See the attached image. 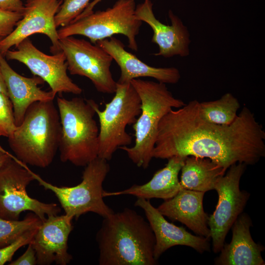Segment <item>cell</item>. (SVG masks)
<instances>
[{"label": "cell", "instance_id": "9a60e30c", "mask_svg": "<svg viewBox=\"0 0 265 265\" xmlns=\"http://www.w3.org/2000/svg\"><path fill=\"white\" fill-rule=\"evenodd\" d=\"M73 219L65 214L52 215L42 222L30 242L36 252L37 264L70 263L73 257L68 252V240L73 229Z\"/></svg>", "mask_w": 265, "mask_h": 265}, {"label": "cell", "instance_id": "cb8c5ba5", "mask_svg": "<svg viewBox=\"0 0 265 265\" xmlns=\"http://www.w3.org/2000/svg\"><path fill=\"white\" fill-rule=\"evenodd\" d=\"M42 222L32 212L28 213L22 220L0 217V247L13 242L26 232L38 227Z\"/></svg>", "mask_w": 265, "mask_h": 265}, {"label": "cell", "instance_id": "e575fe53", "mask_svg": "<svg viewBox=\"0 0 265 265\" xmlns=\"http://www.w3.org/2000/svg\"><path fill=\"white\" fill-rule=\"evenodd\" d=\"M1 40V39H0V41Z\"/></svg>", "mask_w": 265, "mask_h": 265}, {"label": "cell", "instance_id": "603a6c76", "mask_svg": "<svg viewBox=\"0 0 265 265\" xmlns=\"http://www.w3.org/2000/svg\"><path fill=\"white\" fill-rule=\"evenodd\" d=\"M240 107L238 100L230 93L220 99L199 102L200 114L205 120L218 125H229L237 118Z\"/></svg>", "mask_w": 265, "mask_h": 265}, {"label": "cell", "instance_id": "836d02e7", "mask_svg": "<svg viewBox=\"0 0 265 265\" xmlns=\"http://www.w3.org/2000/svg\"><path fill=\"white\" fill-rule=\"evenodd\" d=\"M0 136H4V134L0 130Z\"/></svg>", "mask_w": 265, "mask_h": 265}, {"label": "cell", "instance_id": "d6986e66", "mask_svg": "<svg viewBox=\"0 0 265 265\" xmlns=\"http://www.w3.org/2000/svg\"><path fill=\"white\" fill-rule=\"evenodd\" d=\"M0 67L12 103L15 124L23 121L28 107L38 101L53 100L55 95L51 91L42 90L38 85L43 83L40 78H27L15 72L0 53Z\"/></svg>", "mask_w": 265, "mask_h": 265}, {"label": "cell", "instance_id": "44dd1931", "mask_svg": "<svg viewBox=\"0 0 265 265\" xmlns=\"http://www.w3.org/2000/svg\"><path fill=\"white\" fill-rule=\"evenodd\" d=\"M185 159L180 157L169 158L166 165L157 171L147 183L140 185H133L127 189L118 191H105L103 197L127 194L149 200L151 198L169 199L183 188L178 175Z\"/></svg>", "mask_w": 265, "mask_h": 265}, {"label": "cell", "instance_id": "d6a6232c", "mask_svg": "<svg viewBox=\"0 0 265 265\" xmlns=\"http://www.w3.org/2000/svg\"><path fill=\"white\" fill-rule=\"evenodd\" d=\"M0 93L8 95L6 86L0 67Z\"/></svg>", "mask_w": 265, "mask_h": 265}, {"label": "cell", "instance_id": "4dcf8cb0", "mask_svg": "<svg viewBox=\"0 0 265 265\" xmlns=\"http://www.w3.org/2000/svg\"><path fill=\"white\" fill-rule=\"evenodd\" d=\"M102 0H93L92 1L89 2L84 10L74 21L80 19L93 12V9L94 7Z\"/></svg>", "mask_w": 265, "mask_h": 265}, {"label": "cell", "instance_id": "484cf974", "mask_svg": "<svg viewBox=\"0 0 265 265\" xmlns=\"http://www.w3.org/2000/svg\"><path fill=\"white\" fill-rule=\"evenodd\" d=\"M16 128L12 103L7 95L0 93V130L8 137Z\"/></svg>", "mask_w": 265, "mask_h": 265}, {"label": "cell", "instance_id": "d4e9b609", "mask_svg": "<svg viewBox=\"0 0 265 265\" xmlns=\"http://www.w3.org/2000/svg\"><path fill=\"white\" fill-rule=\"evenodd\" d=\"M90 0H62L55 16L57 27L66 26L74 21L86 7Z\"/></svg>", "mask_w": 265, "mask_h": 265}, {"label": "cell", "instance_id": "4316f807", "mask_svg": "<svg viewBox=\"0 0 265 265\" xmlns=\"http://www.w3.org/2000/svg\"><path fill=\"white\" fill-rule=\"evenodd\" d=\"M38 227L26 232L13 242L0 247V265L10 262L13 255L19 249L31 242Z\"/></svg>", "mask_w": 265, "mask_h": 265}, {"label": "cell", "instance_id": "2e32d148", "mask_svg": "<svg viewBox=\"0 0 265 265\" xmlns=\"http://www.w3.org/2000/svg\"><path fill=\"white\" fill-rule=\"evenodd\" d=\"M134 206L143 210L154 234V256L156 260L167 249L176 245L189 246L201 254L210 251V238L193 235L183 227L169 222L149 199L137 198Z\"/></svg>", "mask_w": 265, "mask_h": 265}, {"label": "cell", "instance_id": "8992f818", "mask_svg": "<svg viewBox=\"0 0 265 265\" xmlns=\"http://www.w3.org/2000/svg\"><path fill=\"white\" fill-rule=\"evenodd\" d=\"M115 95L101 110L93 100V106L99 122L98 157L110 160L122 147L132 143L126 129L133 125L141 112V100L131 82H117Z\"/></svg>", "mask_w": 265, "mask_h": 265}, {"label": "cell", "instance_id": "7a4b0ae2", "mask_svg": "<svg viewBox=\"0 0 265 265\" xmlns=\"http://www.w3.org/2000/svg\"><path fill=\"white\" fill-rule=\"evenodd\" d=\"M100 265H156L155 237L148 221L126 208L104 217L96 235Z\"/></svg>", "mask_w": 265, "mask_h": 265}, {"label": "cell", "instance_id": "7c38bea8", "mask_svg": "<svg viewBox=\"0 0 265 265\" xmlns=\"http://www.w3.org/2000/svg\"><path fill=\"white\" fill-rule=\"evenodd\" d=\"M15 47L16 50H8L5 56L25 64L34 75L49 84L54 95L82 93V89L67 75V63L62 51L53 55L46 54L38 49L29 38L23 40Z\"/></svg>", "mask_w": 265, "mask_h": 265}, {"label": "cell", "instance_id": "ba28073f", "mask_svg": "<svg viewBox=\"0 0 265 265\" xmlns=\"http://www.w3.org/2000/svg\"><path fill=\"white\" fill-rule=\"evenodd\" d=\"M109 170L108 161L98 157L85 166L81 182L74 186H57L33 172V175L39 185L55 194L65 214L77 219L92 212L104 218L114 212L105 203L103 195V184Z\"/></svg>", "mask_w": 265, "mask_h": 265}, {"label": "cell", "instance_id": "5bb4252c", "mask_svg": "<svg viewBox=\"0 0 265 265\" xmlns=\"http://www.w3.org/2000/svg\"><path fill=\"white\" fill-rule=\"evenodd\" d=\"M135 14L137 19L147 23L153 31L151 41L159 47V52L154 55L170 58L189 55L191 40L188 29L171 10L168 12L171 25L163 24L156 18L150 0H145L136 6Z\"/></svg>", "mask_w": 265, "mask_h": 265}, {"label": "cell", "instance_id": "ac0fdd59", "mask_svg": "<svg viewBox=\"0 0 265 265\" xmlns=\"http://www.w3.org/2000/svg\"><path fill=\"white\" fill-rule=\"evenodd\" d=\"M205 193L182 188L173 197L158 208L164 216L185 224L198 236L210 238L208 214L204 210Z\"/></svg>", "mask_w": 265, "mask_h": 265}, {"label": "cell", "instance_id": "6da1fadb", "mask_svg": "<svg viewBox=\"0 0 265 265\" xmlns=\"http://www.w3.org/2000/svg\"><path fill=\"white\" fill-rule=\"evenodd\" d=\"M265 140L262 126L247 107L231 124L218 125L203 118L195 100L161 119L153 157L208 158L227 170L235 163L253 165L265 157Z\"/></svg>", "mask_w": 265, "mask_h": 265}, {"label": "cell", "instance_id": "f546056e", "mask_svg": "<svg viewBox=\"0 0 265 265\" xmlns=\"http://www.w3.org/2000/svg\"><path fill=\"white\" fill-rule=\"evenodd\" d=\"M25 5L22 0H0V9L23 13Z\"/></svg>", "mask_w": 265, "mask_h": 265}, {"label": "cell", "instance_id": "5b68a950", "mask_svg": "<svg viewBox=\"0 0 265 265\" xmlns=\"http://www.w3.org/2000/svg\"><path fill=\"white\" fill-rule=\"evenodd\" d=\"M92 99L57 97L61 126L58 150L62 162L85 166L98 156L99 128Z\"/></svg>", "mask_w": 265, "mask_h": 265}, {"label": "cell", "instance_id": "30bf717a", "mask_svg": "<svg viewBox=\"0 0 265 265\" xmlns=\"http://www.w3.org/2000/svg\"><path fill=\"white\" fill-rule=\"evenodd\" d=\"M246 166L239 162L232 165L226 174L219 177L215 183L214 189L218 194V202L208 220L215 253L223 248L227 234L242 212L250 197L248 192L239 188L240 180Z\"/></svg>", "mask_w": 265, "mask_h": 265}, {"label": "cell", "instance_id": "1f68e13d", "mask_svg": "<svg viewBox=\"0 0 265 265\" xmlns=\"http://www.w3.org/2000/svg\"><path fill=\"white\" fill-rule=\"evenodd\" d=\"M11 155L0 146V168L11 158Z\"/></svg>", "mask_w": 265, "mask_h": 265}, {"label": "cell", "instance_id": "7402d4cb", "mask_svg": "<svg viewBox=\"0 0 265 265\" xmlns=\"http://www.w3.org/2000/svg\"><path fill=\"white\" fill-rule=\"evenodd\" d=\"M181 171L180 182L183 188L204 193L214 189L217 179L226 171L208 158L195 156L186 158Z\"/></svg>", "mask_w": 265, "mask_h": 265}, {"label": "cell", "instance_id": "8fae6325", "mask_svg": "<svg viewBox=\"0 0 265 265\" xmlns=\"http://www.w3.org/2000/svg\"><path fill=\"white\" fill-rule=\"evenodd\" d=\"M59 45L71 75L88 78L99 92L114 93L117 81L110 71L113 59L106 51L96 44L73 36L59 39Z\"/></svg>", "mask_w": 265, "mask_h": 265}, {"label": "cell", "instance_id": "3957f363", "mask_svg": "<svg viewBox=\"0 0 265 265\" xmlns=\"http://www.w3.org/2000/svg\"><path fill=\"white\" fill-rule=\"evenodd\" d=\"M61 126L53 100L38 101L27 109L23 121L8 137L16 158L26 164L49 166L58 150Z\"/></svg>", "mask_w": 265, "mask_h": 265}, {"label": "cell", "instance_id": "52a82bcc", "mask_svg": "<svg viewBox=\"0 0 265 265\" xmlns=\"http://www.w3.org/2000/svg\"><path fill=\"white\" fill-rule=\"evenodd\" d=\"M134 0H118L107 9L98 11L72 22L57 30L59 39L74 35L86 37L92 43L122 34L128 39V47L137 51L136 36L142 22L135 14Z\"/></svg>", "mask_w": 265, "mask_h": 265}, {"label": "cell", "instance_id": "277c9868", "mask_svg": "<svg viewBox=\"0 0 265 265\" xmlns=\"http://www.w3.org/2000/svg\"><path fill=\"white\" fill-rule=\"evenodd\" d=\"M141 100V112L133 124L134 144L132 147L124 146L129 158L137 167L145 169L153 158L159 123L168 112L179 108L185 103L175 98L166 84L140 79L131 81Z\"/></svg>", "mask_w": 265, "mask_h": 265}, {"label": "cell", "instance_id": "9c48e42d", "mask_svg": "<svg viewBox=\"0 0 265 265\" xmlns=\"http://www.w3.org/2000/svg\"><path fill=\"white\" fill-rule=\"evenodd\" d=\"M34 180L33 172L11 155L0 168V217L19 220L20 214L28 211L44 221L60 212L57 204L43 203L27 194L26 187Z\"/></svg>", "mask_w": 265, "mask_h": 265}, {"label": "cell", "instance_id": "4fadbf2b", "mask_svg": "<svg viewBox=\"0 0 265 265\" xmlns=\"http://www.w3.org/2000/svg\"><path fill=\"white\" fill-rule=\"evenodd\" d=\"M62 0H26L21 20L13 31L0 41V53L4 56L10 49L34 34H43L51 40L50 51H61L55 16Z\"/></svg>", "mask_w": 265, "mask_h": 265}, {"label": "cell", "instance_id": "83f0119b", "mask_svg": "<svg viewBox=\"0 0 265 265\" xmlns=\"http://www.w3.org/2000/svg\"><path fill=\"white\" fill-rule=\"evenodd\" d=\"M23 13L0 9V39L9 35L21 20Z\"/></svg>", "mask_w": 265, "mask_h": 265}, {"label": "cell", "instance_id": "f1b7e54d", "mask_svg": "<svg viewBox=\"0 0 265 265\" xmlns=\"http://www.w3.org/2000/svg\"><path fill=\"white\" fill-rule=\"evenodd\" d=\"M37 264L36 252L31 243L28 244L25 252L18 258L11 261L10 265H35Z\"/></svg>", "mask_w": 265, "mask_h": 265}, {"label": "cell", "instance_id": "e0dca14e", "mask_svg": "<svg viewBox=\"0 0 265 265\" xmlns=\"http://www.w3.org/2000/svg\"><path fill=\"white\" fill-rule=\"evenodd\" d=\"M96 44L106 51L119 67L121 73L118 83H129L134 79L149 77L165 84H175L181 79L177 68L150 66L128 52L123 43L115 37L112 36Z\"/></svg>", "mask_w": 265, "mask_h": 265}, {"label": "cell", "instance_id": "ffe728a7", "mask_svg": "<svg viewBox=\"0 0 265 265\" xmlns=\"http://www.w3.org/2000/svg\"><path fill=\"white\" fill-rule=\"evenodd\" d=\"M252 222L246 213H241L232 226V238L215 258L216 265H265L262 257L265 247L252 238L250 228Z\"/></svg>", "mask_w": 265, "mask_h": 265}]
</instances>
